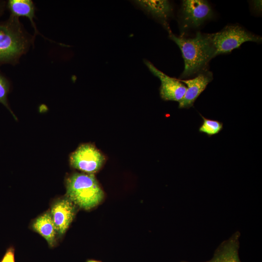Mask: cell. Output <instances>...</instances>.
I'll return each instance as SVG.
<instances>
[{
    "instance_id": "6da1fadb",
    "label": "cell",
    "mask_w": 262,
    "mask_h": 262,
    "mask_svg": "<svg viewBox=\"0 0 262 262\" xmlns=\"http://www.w3.org/2000/svg\"><path fill=\"white\" fill-rule=\"evenodd\" d=\"M169 38L179 47L184 62L180 76L185 79L196 76L207 70L209 63L214 57V50L208 33L198 32L193 37L177 36L171 31Z\"/></svg>"
},
{
    "instance_id": "7a4b0ae2",
    "label": "cell",
    "mask_w": 262,
    "mask_h": 262,
    "mask_svg": "<svg viewBox=\"0 0 262 262\" xmlns=\"http://www.w3.org/2000/svg\"><path fill=\"white\" fill-rule=\"evenodd\" d=\"M66 195L80 207L89 210L98 204L104 193L92 174L75 173L66 180Z\"/></svg>"
},
{
    "instance_id": "3957f363",
    "label": "cell",
    "mask_w": 262,
    "mask_h": 262,
    "mask_svg": "<svg viewBox=\"0 0 262 262\" xmlns=\"http://www.w3.org/2000/svg\"><path fill=\"white\" fill-rule=\"evenodd\" d=\"M30 39L17 18L10 16L0 23V63H13L26 51Z\"/></svg>"
},
{
    "instance_id": "277c9868",
    "label": "cell",
    "mask_w": 262,
    "mask_h": 262,
    "mask_svg": "<svg viewBox=\"0 0 262 262\" xmlns=\"http://www.w3.org/2000/svg\"><path fill=\"white\" fill-rule=\"evenodd\" d=\"M214 50V57L230 52L246 42L260 43L262 37L238 25H228L220 31L208 33Z\"/></svg>"
},
{
    "instance_id": "5b68a950",
    "label": "cell",
    "mask_w": 262,
    "mask_h": 262,
    "mask_svg": "<svg viewBox=\"0 0 262 262\" xmlns=\"http://www.w3.org/2000/svg\"><path fill=\"white\" fill-rule=\"evenodd\" d=\"M213 15L212 8L206 0H182L180 12V36H183L185 32L190 29L198 28Z\"/></svg>"
},
{
    "instance_id": "8992f818",
    "label": "cell",
    "mask_w": 262,
    "mask_h": 262,
    "mask_svg": "<svg viewBox=\"0 0 262 262\" xmlns=\"http://www.w3.org/2000/svg\"><path fill=\"white\" fill-rule=\"evenodd\" d=\"M105 160L104 156L95 146L85 144L80 146L70 156L72 167L88 174L98 171Z\"/></svg>"
},
{
    "instance_id": "52a82bcc",
    "label": "cell",
    "mask_w": 262,
    "mask_h": 262,
    "mask_svg": "<svg viewBox=\"0 0 262 262\" xmlns=\"http://www.w3.org/2000/svg\"><path fill=\"white\" fill-rule=\"evenodd\" d=\"M145 64L152 74L161 81L160 95L165 101H175L179 102L183 98L187 87L179 79L170 77L155 67L147 60Z\"/></svg>"
},
{
    "instance_id": "ba28073f",
    "label": "cell",
    "mask_w": 262,
    "mask_h": 262,
    "mask_svg": "<svg viewBox=\"0 0 262 262\" xmlns=\"http://www.w3.org/2000/svg\"><path fill=\"white\" fill-rule=\"evenodd\" d=\"M213 79V73L208 70L198 74L193 79H179L186 85L187 89L183 98L179 102V108L189 109L193 106L197 98Z\"/></svg>"
},
{
    "instance_id": "9c48e42d",
    "label": "cell",
    "mask_w": 262,
    "mask_h": 262,
    "mask_svg": "<svg viewBox=\"0 0 262 262\" xmlns=\"http://www.w3.org/2000/svg\"><path fill=\"white\" fill-rule=\"evenodd\" d=\"M136 3L147 14L159 20L168 32L171 31L167 23L173 12L171 3L166 0H138Z\"/></svg>"
},
{
    "instance_id": "30bf717a",
    "label": "cell",
    "mask_w": 262,
    "mask_h": 262,
    "mask_svg": "<svg viewBox=\"0 0 262 262\" xmlns=\"http://www.w3.org/2000/svg\"><path fill=\"white\" fill-rule=\"evenodd\" d=\"M51 217L57 231L64 234L68 228L74 215V207L69 199H64L56 202L51 210Z\"/></svg>"
},
{
    "instance_id": "8fae6325",
    "label": "cell",
    "mask_w": 262,
    "mask_h": 262,
    "mask_svg": "<svg viewBox=\"0 0 262 262\" xmlns=\"http://www.w3.org/2000/svg\"><path fill=\"white\" fill-rule=\"evenodd\" d=\"M240 236L239 231L235 232L229 239L220 244L212 259L205 262H241L238 254Z\"/></svg>"
},
{
    "instance_id": "7c38bea8",
    "label": "cell",
    "mask_w": 262,
    "mask_h": 262,
    "mask_svg": "<svg viewBox=\"0 0 262 262\" xmlns=\"http://www.w3.org/2000/svg\"><path fill=\"white\" fill-rule=\"evenodd\" d=\"M8 8L11 12V16L18 18L25 16L30 21L35 33L37 29L34 22L35 8L33 2L31 0H10L8 2Z\"/></svg>"
},
{
    "instance_id": "4fadbf2b",
    "label": "cell",
    "mask_w": 262,
    "mask_h": 262,
    "mask_svg": "<svg viewBox=\"0 0 262 262\" xmlns=\"http://www.w3.org/2000/svg\"><path fill=\"white\" fill-rule=\"evenodd\" d=\"M33 228L46 240L50 246L54 245L57 229L50 213H45L37 218L33 222Z\"/></svg>"
},
{
    "instance_id": "5bb4252c",
    "label": "cell",
    "mask_w": 262,
    "mask_h": 262,
    "mask_svg": "<svg viewBox=\"0 0 262 262\" xmlns=\"http://www.w3.org/2000/svg\"><path fill=\"white\" fill-rule=\"evenodd\" d=\"M200 115L203 120L198 130L200 133H205L208 137H211L217 134L223 130L222 122L205 118L201 114Z\"/></svg>"
},
{
    "instance_id": "9a60e30c",
    "label": "cell",
    "mask_w": 262,
    "mask_h": 262,
    "mask_svg": "<svg viewBox=\"0 0 262 262\" xmlns=\"http://www.w3.org/2000/svg\"><path fill=\"white\" fill-rule=\"evenodd\" d=\"M10 84L8 81L0 74V103L2 104L11 112L16 119L8 103L7 96L9 92Z\"/></svg>"
},
{
    "instance_id": "2e32d148",
    "label": "cell",
    "mask_w": 262,
    "mask_h": 262,
    "mask_svg": "<svg viewBox=\"0 0 262 262\" xmlns=\"http://www.w3.org/2000/svg\"><path fill=\"white\" fill-rule=\"evenodd\" d=\"M0 262H15L14 252L13 249L10 248L6 251Z\"/></svg>"
},
{
    "instance_id": "e0dca14e",
    "label": "cell",
    "mask_w": 262,
    "mask_h": 262,
    "mask_svg": "<svg viewBox=\"0 0 262 262\" xmlns=\"http://www.w3.org/2000/svg\"><path fill=\"white\" fill-rule=\"evenodd\" d=\"M87 262H100L94 261V260H88Z\"/></svg>"
}]
</instances>
